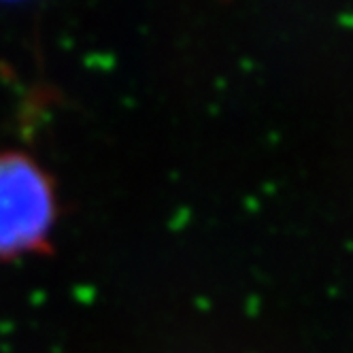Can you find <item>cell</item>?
<instances>
[{"label": "cell", "instance_id": "1", "mask_svg": "<svg viewBox=\"0 0 353 353\" xmlns=\"http://www.w3.org/2000/svg\"><path fill=\"white\" fill-rule=\"evenodd\" d=\"M54 221L45 172L19 154L0 156V258L37 249Z\"/></svg>", "mask_w": 353, "mask_h": 353}]
</instances>
